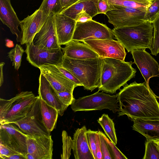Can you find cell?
<instances>
[{"label": "cell", "instance_id": "cell-43", "mask_svg": "<svg viewBox=\"0 0 159 159\" xmlns=\"http://www.w3.org/2000/svg\"><path fill=\"white\" fill-rule=\"evenodd\" d=\"M79 0H60L63 9L67 8L75 3Z\"/></svg>", "mask_w": 159, "mask_h": 159}, {"label": "cell", "instance_id": "cell-17", "mask_svg": "<svg viewBox=\"0 0 159 159\" xmlns=\"http://www.w3.org/2000/svg\"><path fill=\"white\" fill-rule=\"evenodd\" d=\"M54 15L50 13L40 30L34 36L32 42L34 45L52 49L61 48L58 43Z\"/></svg>", "mask_w": 159, "mask_h": 159}, {"label": "cell", "instance_id": "cell-26", "mask_svg": "<svg viewBox=\"0 0 159 159\" xmlns=\"http://www.w3.org/2000/svg\"><path fill=\"white\" fill-rule=\"evenodd\" d=\"M98 122L104 130L105 134L110 140L115 145L117 143L114 124L113 120L107 114H103L97 120Z\"/></svg>", "mask_w": 159, "mask_h": 159}, {"label": "cell", "instance_id": "cell-4", "mask_svg": "<svg viewBox=\"0 0 159 159\" xmlns=\"http://www.w3.org/2000/svg\"><path fill=\"white\" fill-rule=\"evenodd\" d=\"M115 38L128 52L139 48H150L153 33L152 23L145 21L137 25L112 30Z\"/></svg>", "mask_w": 159, "mask_h": 159}, {"label": "cell", "instance_id": "cell-10", "mask_svg": "<svg viewBox=\"0 0 159 159\" xmlns=\"http://www.w3.org/2000/svg\"><path fill=\"white\" fill-rule=\"evenodd\" d=\"M112 30L106 25L92 19L76 22L72 40L81 42L92 39H113Z\"/></svg>", "mask_w": 159, "mask_h": 159}, {"label": "cell", "instance_id": "cell-45", "mask_svg": "<svg viewBox=\"0 0 159 159\" xmlns=\"http://www.w3.org/2000/svg\"><path fill=\"white\" fill-rule=\"evenodd\" d=\"M5 63L4 62H1L0 63V86H1L3 83V67Z\"/></svg>", "mask_w": 159, "mask_h": 159}, {"label": "cell", "instance_id": "cell-30", "mask_svg": "<svg viewBox=\"0 0 159 159\" xmlns=\"http://www.w3.org/2000/svg\"><path fill=\"white\" fill-rule=\"evenodd\" d=\"M152 24L153 26V33L149 49L152 54L156 56L159 53V14Z\"/></svg>", "mask_w": 159, "mask_h": 159}, {"label": "cell", "instance_id": "cell-12", "mask_svg": "<svg viewBox=\"0 0 159 159\" xmlns=\"http://www.w3.org/2000/svg\"><path fill=\"white\" fill-rule=\"evenodd\" d=\"M84 43L103 58H110L124 61L126 53L125 48L118 40L113 39L84 40Z\"/></svg>", "mask_w": 159, "mask_h": 159}, {"label": "cell", "instance_id": "cell-39", "mask_svg": "<svg viewBox=\"0 0 159 159\" xmlns=\"http://www.w3.org/2000/svg\"><path fill=\"white\" fill-rule=\"evenodd\" d=\"M15 154H22L4 145L0 144V159H4L6 157Z\"/></svg>", "mask_w": 159, "mask_h": 159}, {"label": "cell", "instance_id": "cell-29", "mask_svg": "<svg viewBox=\"0 0 159 159\" xmlns=\"http://www.w3.org/2000/svg\"><path fill=\"white\" fill-rule=\"evenodd\" d=\"M25 52L22 47L16 44L15 47L7 53L8 57L12 62V66L16 70H18L20 66L22 57Z\"/></svg>", "mask_w": 159, "mask_h": 159}, {"label": "cell", "instance_id": "cell-8", "mask_svg": "<svg viewBox=\"0 0 159 159\" xmlns=\"http://www.w3.org/2000/svg\"><path fill=\"white\" fill-rule=\"evenodd\" d=\"M61 48L52 49L35 45L32 42L26 44V60L33 66L39 68L45 64L57 65L61 63L63 53Z\"/></svg>", "mask_w": 159, "mask_h": 159}, {"label": "cell", "instance_id": "cell-7", "mask_svg": "<svg viewBox=\"0 0 159 159\" xmlns=\"http://www.w3.org/2000/svg\"><path fill=\"white\" fill-rule=\"evenodd\" d=\"M110 5L111 9L105 15L108 18V22L113 25L114 28L132 26L145 21L143 18L146 10Z\"/></svg>", "mask_w": 159, "mask_h": 159}, {"label": "cell", "instance_id": "cell-15", "mask_svg": "<svg viewBox=\"0 0 159 159\" xmlns=\"http://www.w3.org/2000/svg\"><path fill=\"white\" fill-rule=\"evenodd\" d=\"M39 68L40 73L57 92L66 91L73 93L74 89L77 87L61 72L56 65L45 64Z\"/></svg>", "mask_w": 159, "mask_h": 159}, {"label": "cell", "instance_id": "cell-38", "mask_svg": "<svg viewBox=\"0 0 159 159\" xmlns=\"http://www.w3.org/2000/svg\"><path fill=\"white\" fill-rule=\"evenodd\" d=\"M59 70L68 79L75 84L77 86H82L80 81L70 71L63 67L61 63L56 65Z\"/></svg>", "mask_w": 159, "mask_h": 159}, {"label": "cell", "instance_id": "cell-42", "mask_svg": "<svg viewBox=\"0 0 159 159\" xmlns=\"http://www.w3.org/2000/svg\"><path fill=\"white\" fill-rule=\"evenodd\" d=\"M96 144L97 152L96 159H103L101 150L100 138L98 132L96 136Z\"/></svg>", "mask_w": 159, "mask_h": 159}, {"label": "cell", "instance_id": "cell-34", "mask_svg": "<svg viewBox=\"0 0 159 159\" xmlns=\"http://www.w3.org/2000/svg\"><path fill=\"white\" fill-rule=\"evenodd\" d=\"M103 135L109 147L112 159H127L128 158L118 148L106 135L103 133Z\"/></svg>", "mask_w": 159, "mask_h": 159}, {"label": "cell", "instance_id": "cell-27", "mask_svg": "<svg viewBox=\"0 0 159 159\" xmlns=\"http://www.w3.org/2000/svg\"><path fill=\"white\" fill-rule=\"evenodd\" d=\"M109 4L141 9L144 10L149 5L151 0H103Z\"/></svg>", "mask_w": 159, "mask_h": 159}, {"label": "cell", "instance_id": "cell-13", "mask_svg": "<svg viewBox=\"0 0 159 159\" xmlns=\"http://www.w3.org/2000/svg\"><path fill=\"white\" fill-rule=\"evenodd\" d=\"M26 159H52L53 141L51 135L33 136L28 134Z\"/></svg>", "mask_w": 159, "mask_h": 159}, {"label": "cell", "instance_id": "cell-32", "mask_svg": "<svg viewBox=\"0 0 159 159\" xmlns=\"http://www.w3.org/2000/svg\"><path fill=\"white\" fill-rule=\"evenodd\" d=\"M159 14V0H151L146 10L143 20L152 23Z\"/></svg>", "mask_w": 159, "mask_h": 159}, {"label": "cell", "instance_id": "cell-28", "mask_svg": "<svg viewBox=\"0 0 159 159\" xmlns=\"http://www.w3.org/2000/svg\"><path fill=\"white\" fill-rule=\"evenodd\" d=\"M39 9L44 16H48L51 13L54 14L60 13L63 8L60 0H43Z\"/></svg>", "mask_w": 159, "mask_h": 159}, {"label": "cell", "instance_id": "cell-33", "mask_svg": "<svg viewBox=\"0 0 159 159\" xmlns=\"http://www.w3.org/2000/svg\"><path fill=\"white\" fill-rule=\"evenodd\" d=\"M145 147V152L143 159H159V152L153 140H146Z\"/></svg>", "mask_w": 159, "mask_h": 159}, {"label": "cell", "instance_id": "cell-41", "mask_svg": "<svg viewBox=\"0 0 159 159\" xmlns=\"http://www.w3.org/2000/svg\"><path fill=\"white\" fill-rule=\"evenodd\" d=\"M92 17L84 11H82L77 15L76 22H84L92 20Z\"/></svg>", "mask_w": 159, "mask_h": 159}, {"label": "cell", "instance_id": "cell-6", "mask_svg": "<svg viewBox=\"0 0 159 159\" xmlns=\"http://www.w3.org/2000/svg\"><path fill=\"white\" fill-rule=\"evenodd\" d=\"M99 91L91 95L75 99L71 105L74 112L79 111L101 110L107 109L114 113L119 112L117 95H111Z\"/></svg>", "mask_w": 159, "mask_h": 159}, {"label": "cell", "instance_id": "cell-2", "mask_svg": "<svg viewBox=\"0 0 159 159\" xmlns=\"http://www.w3.org/2000/svg\"><path fill=\"white\" fill-rule=\"evenodd\" d=\"M132 61L125 62L110 58H103L98 91L113 94L135 76L136 70Z\"/></svg>", "mask_w": 159, "mask_h": 159}, {"label": "cell", "instance_id": "cell-21", "mask_svg": "<svg viewBox=\"0 0 159 159\" xmlns=\"http://www.w3.org/2000/svg\"><path fill=\"white\" fill-rule=\"evenodd\" d=\"M61 50L64 56L67 57L78 60L95 58L98 54L86 44L72 40L65 45Z\"/></svg>", "mask_w": 159, "mask_h": 159}, {"label": "cell", "instance_id": "cell-3", "mask_svg": "<svg viewBox=\"0 0 159 159\" xmlns=\"http://www.w3.org/2000/svg\"><path fill=\"white\" fill-rule=\"evenodd\" d=\"M103 58L78 60L63 56L62 66L71 72L80 81L84 89L92 91L100 86Z\"/></svg>", "mask_w": 159, "mask_h": 159}, {"label": "cell", "instance_id": "cell-31", "mask_svg": "<svg viewBox=\"0 0 159 159\" xmlns=\"http://www.w3.org/2000/svg\"><path fill=\"white\" fill-rule=\"evenodd\" d=\"M61 136L62 151L61 157V159H69L71 155V150L72 148V139L65 130L62 131Z\"/></svg>", "mask_w": 159, "mask_h": 159}, {"label": "cell", "instance_id": "cell-5", "mask_svg": "<svg viewBox=\"0 0 159 159\" xmlns=\"http://www.w3.org/2000/svg\"><path fill=\"white\" fill-rule=\"evenodd\" d=\"M37 97L31 91H22L9 99L0 98V124L13 123L25 117Z\"/></svg>", "mask_w": 159, "mask_h": 159}, {"label": "cell", "instance_id": "cell-9", "mask_svg": "<svg viewBox=\"0 0 159 159\" xmlns=\"http://www.w3.org/2000/svg\"><path fill=\"white\" fill-rule=\"evenodd\" d=\"M25 133L33 136L50 135L43 122L40 97L37 98L26 116L13 123Z\"/></svg>", "mask_w": 159, "mask_h": 159}, {"label": "cell", "instance_id": "cell-44", "mask_svg": "<svg viewBox=\"0 0 159 159\" xmlns=\"http://www.w3.org/2000/svg\"><path fill=\"white\" fill-rule=\"evenodd\" d=\"M4 159H26V158L23 155L15 154L6 157Z\"/></svg>", "mask_w": 159, "mask_h": 159}, {"label": "cell", "instance_id": "cell-47", "mask_svg": "<svg viewBox=\"0 0 159 159\" xmlns=\"http://www.w3.org/2000/svg\"></svg>", "mask_w": 159, "mask_h": 159}, {"label": "cell", "instance_id": "cell-22", "mask_svg": "<svg viewBox=\"0 0 159 159\" xmlns=\"http://www.w3.org/2000/svg\"><path fill=\"white\" fill-rule=\"evenodd\" d=\"M87 130L84 125L77 129L74 133L72 149L75 159H94L88 143Z\"/></svg>", "mask_w": 159, "mask_h": 159}, {"label": "cell", "instance_id": "cell-16", "mask_svg": "<svg viewBox=\"0 0 159 159\" xmlns=\"http://www.w3.org/2000/svg\"><path fill=\"white\" fill-rule=\"evenodd\" d=\"M48 17L44 16L42 11L38 9L20 21V26L22 34L21 45L33 42L34 36L40 30Z\"/></svg>", "mask_w": 159, "mask_h": 159}, {"label": "cell", "instance_id": "cell-37", "mask_svg": "<svg viewBox=\"0 0 159 159\" xmlns=\"http://www.w3.org/2000/svg\"><path fill=\"white\" fill-rule=\"evenodd\" d=\"M58 97L61 102L64 105L69 106L75 99L73 93L66 91L57 92Z\"/></svg>", "mask_w": 159, "mask_h": 159}, {"label": "cell", "instance_id": "cell-20", "mask_svg": "<svg viewBox=\"0 0 159 159\" xmlns=\"http://www.w3.org/2000/svg\"><path fill=\"white\" fill-rule=\"evenodd\" d=\"M0 19L7 25L13 34L16 36L18 42L21 41V32L18 29L20 20L19 19L10 0H0Z\"/></svg>", "mask_w": 159, "mask_h": 159}, {"label": "cell", "instance_id": "cell-36", "mask_svg": "<svg viewBox=\"0 0 159 159\" xmlns=\"http://www.w3.org/2000/svg\"><path fill=\"white\" fill-rule=\"evenodd\" d=\"M101 150L103 159H112L107 143L103 135V132L99 130Z\"/></svg>", "mask_w": 159, "mask_h": 159}, {"label": "cell", "instance_id": "cell-40", "mask_svg": "<svg viewBox=\"0 0 159 159\" xmlns=\"http://www.w3.org/2000/svg\"><path fill=\"white\" fill-rule=\"evenodd\" d=\"M111 9L110 5L107 2L103 0H98V14L102 13L106 14L107 11Z\"/></svg>", "mask_w": 159, "mask_h": 159}, {"label": "cell", "instance_id": "cell-24", "mask_svg": "<svg viewBox=\"0 0 159 159\" xmlns=\"http://www.w3.org/2000/svg\"><path fill=\"white\" fill-rule=\"evenodd\" d=\"M98 0H79L70 6L64 8L60 13L75 20L77 15L84 11L92 18L98 14Z\"/></svg>", "mask_w": 159, "mask_h": 159}, {"label": "cell", "instance_id": "cell-23", "mask_svg": "<svg viewBox=\"0 0 159 159\" xmlns=\"http://www.w3.org/2000/svg\"><path fill=\"white\" fill-rule=\"evenodd\" d=\"M133 121V129L143 135L147 140H159V119H137Z\"/></svg>", "mask_w": 159, "mask_h": 159}, {"label": "cell", "instance_id": "cell-25", "mask_svg": "<svg viewBox=\"0 0 159 159\" xmlns=\"http://www.w3.org/2000/svg\"><path fill=\"white\" fill-rule=\"evenodd\" d=\"M39 97L43 122L46 129L50 133L56 126L59 113L55 108L48 104Z\"/></svg>", "mask_w": 159, "mask_h": 159}, {"label": "cell", "instance_id": "cell-18", "mask_svg": "<svg viewBox=\"0 0 159 159\" xmlns=\"http://www.w3.org/2000/svg\"><path fill=\"white\" fill-rule=\"evenodd\" d=\"M39 96L49 105L55 108L62 116L68 106L59 100L56 91L41 73L39 77Z\"/></svg>", "mask_w": 159, "mask_h": 159}, {"label": "cell", "instance_id": "cell-1", "mask_svg": "<svg viewBox=\"0 0 159 159\" xmlns=\"http://www.w3.org/2000/svg\"><path fill=\"white\" fill-rule=\"evenodd\" d=\"M120 90L117 94L118 116L126 115L133 121L159 119V103L148 84L134 81Z\"/></svg>", "mask_w": 159, "mask_h": 159}, {"label": "cell", "instance_id": "cell-11", "mask_svg": "<svg viewBox=\"0 0 159 159\" xmlns=\"http://www.w3.org/2000/svg\"><path fill=\"white\" fill-rule=\"evenodd\" d=\"M16 125L14 123L0 125V144L26 156L28 134Z\"/></svg>", "mask_w": 159, "mask_h": 159}, {"label": "cell", "instance_id": "cell-14", "mask_svg": "<svg viewBox=\"0 0 159 159\" xmlns=\"http://www.w3.org/2000/svg\"><path fill=\"white\" fill-rule=\"evenodd\" d=\"M145 48L137 49L131 52L134 61L145 79L149 84L150 79L159 77V65L157 62Z\"/></svg>", "mask_w": 159, "mask_h": 159}, {"label": "cell", "instance_id": "cell-46", "mask_svg": "<svg viewBox=\"0 0 159 159\" xmlns=\"http://www.w3.org/2000/svg\"><path fill=\"white\" fill-rule=\"evenodd\" d=\"M157 149L159 152V140L153 141Z\"/></svg>", "mask_w": 159, "mask_h": 159}, {"label": "cell", "instance_id": "cell-35", "mask_svg": "<svg viewBox=\"0 0 159 159\" xmlns=\"http://www.w3.org/2000/svg\"><path fill=\"white\" fill-rule=\"evenodd\" d=\"M98 133V131H93L90 129L87 130L86 133L88 143L94 159H96V139Z\"/></svg>", "mask_w": 159, "mask_h": 159}, {"label": "cell", "instance_id": "cell-19", "mask_svg": "<svg viewBox=\"0 0 159 159\" xmlns=\"http://www.w3.org/2000/svg\"><path fill=\"white\" fill-rule=\"evenodd\" d=\"M54 19L58 43L60 46L65 45L72 40L76 22L60 13L55 14Z\"/></svg>", "mask_w": 159, "mask_h": 159}]
</instances>
